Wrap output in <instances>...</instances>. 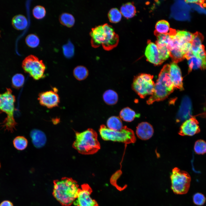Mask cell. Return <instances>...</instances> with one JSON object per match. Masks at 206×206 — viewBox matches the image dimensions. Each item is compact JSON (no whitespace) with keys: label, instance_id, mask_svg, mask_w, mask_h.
I'll return each mask as SVG.
<instances>
[{"label":"cell","instance_id":"6","mask_svg":"<svg viewBox=\"0 0 206 206\" xmlns=\"http://www.w3.org/2000/svg\"><path fill=\"white\" fill-rule=\"evenodd\" d=\"M100 134L103 140L122 142L126 144L133 143L136 139L133 131L126 126H123L120 130H112L104 125L100 126Z\"/></svg>","mask_w":206,"mask_h":206},{"label":"cell","instance_id":"34","mask_svg":"<svg viewBox=\"0 0 206 206\" xmlns=\"http://www.w3.org/2000/svg\"><path fill=\"white\" fill-rule=\"evenodd\" d=\"M39 41L38 36L34 34H29L25 39L27 45L31 48H34L37 46L39 44Z\"/></svg>","mask_w":206,"mask_h":206},{"label":"cell","instance_id":"26","mask_svg":"<svg viewBox=\"0 0 206 206\" xmlns=\"http://www.w3.org/2000/svg\"><path fill=\"white\" fill-rule=\"evenodd\" d=\"M170 56L173 62L177 63L185 59V55L182 52L181 47H174L170 51Z\"/></svg>","mask_w":206,"mask_h":206},{"label":"cell","instance_id":"35","mask_svg":"<svg viewBox=\"0 0 206 206\" xmlns=\"http://www.w3.org/2000/svg\"><path fill=\"white\" fill-rule=\"evenodd\" d=\"M46 11L44 7L40 5H37L34 7L32 13L34 17L38 19H41L45 15Z\"/></svg>","mask_w":206,"mask_h":206},{"label":"cell","instance_id":"30","mask_svg":"<svg viewBox=\"0 0 206 206\" xmlns=\"http://www.w3.org/2000/svg\"><path fill=\"white\" fill-rule=\"evenodd\" d=\"M28 142L27 139L22 136L16 137L13 141V144L15 148L20 150H23L26 148Z\"/></svg>","mask_w":206,"mask_h":206},{"label":"cell","instance_id":"14","mask_svg":"<svg viewBox=\"0 0 206 206\" xmlns=\"http://www.w3.org/2000/svg\"><path fill=\"white\" fill-rule=\"evenodd\" d=\"M169 73L175 88L181 90H183V87L181 71L176 63L173 62L169 65Z\"/></svg>","mask_w":206,"mask_h":206},{"label":"cell","instance_id":"2","mask_svg":"<svg viewBox=\"0 0 206 206\" xmlns=\"http://www.w3.org/2000/svg\"><path fill=\"white\" fill-rule=\"evenodd\" d=\"M90 35L92 46L94 48L102 45L105 50L109 51L116 47L119 42L118 35L107 23L92 28Z\"/></svg>","mask_w":206,"mask_h":206},{"label":"cell","instance_id":"19","mask_svg":"<svg viewBox=\"0 0 206 206\" xmlns=\"http://www.w3.org/2000/svg\"><path fill=\"white\" fill-rule=\"evenodd\" d=\"M191 108V103L190 99L188 97H185L182 100L180 107L179 114L184 117L190 116Z\"/></svg>","mask_w":206,"mask_h":206},{"label":"cell","instance_id":"22","mask_svg":"<svg viewBox=\"0 0 206 206\" xmlns=\"http://www.w3.org/2000/svg\"><path fill=\"white\" fill-rule=\"evenodd\" d=\"M104 102L107 105H113L115 104L118 100V95L114 90L109 89L106 91L103 95Z\"/></svg>","mask_w":206,"mask_h":206},{"label":"cell","instance_id":"17","mask_svg":"<svg viewBox=\"0 0 206 206\" xmlns=\"http://www.w3.org/2000/svg\"><path fill=\"white\" fill-rule=\"evenodd\" d=\"M30 136L32 143L36 148H40L45 144L46 136L42 131L37 129H33L30 132Z\"/></svg>","mask_w":206,"mask_h":206},{"label":"cell","instance_id":"8","mask_svg":"<svg viewBox=\"0 0 206 206\" xmlns=\"http://www.w3.org/2000/svg\"><path fill=\"white\" fill-rule=\"evenodd\" d=\"M22 66L24 72L35 80H38L45 76V66L41 60L35 56L30 55L23 61Z\"/></svg>","mask_w":206,"mask_h":206},{"label":"cell","instance_id":"39","mask_svg":"<svg viewBox=\"0 0 206 206\" xmlns=\"http://www.w3.org/2000/svg\"><path fill=\"white\" fill-rule=\"evenodd\" d=\"M185 1L187 3H195L202 7H206V0H186Z\"/></svg>","mask_w":206,"mask_h":206},{"label":"cell","instance_id":"4","mask_svg":"<svg viewBox=\"0 0 206 206\" xmlns=\"http://www.w3.org/2000/svg\"><path fill=\"white\" fill-rule=\"evenodd\" d=\"M169 70V64H166L161 71L153 92L147 101L148 104L164 100L174 91L175 87L170 78Z\"/></svg>","mask_w":206,"mask_h":206},{"label":"cell","instance_id":"32","mask_svg":"<svg viewBox=\"0 0 206 206\" xmlns=\"http://www.w3.org/2000/svg\"><path fill=\"white\" fill-rule=\"evenodd\" d=\"M25 80V77L22 74H16L13 76L12 79V87L17 89L20 88L23 86Z\"/></svg>","mask_w":206,"mask_h":206},{"label":"cell","instance_id":"41","mask_svg":"<svg viewBox=\"0 0 206 206\" xmlns=\"http://www.w3.org/2000/svg\"><path fill=\"white\" fill-rule=\"evenodd\" d=\"M201 116L203 117V118H206V110L203 113H202L201 114Z\"/></svg>","mask_w":206,"mask_h":206},{"label":"cell","instance_id":"11","mask_svg":"<svg viewBox=\"0 0 206 206\" xmlns=\"http://www.w3.org/2000/svg\"><path fill=\"white\" fill-rule=\"evenodd\" d=\"M57 92L58 90L54 88L53 90L39 93L38 100L40 104L48 108L58 106L60 102V98Z\"/></svg>","mask_w":206,"mask_h":206},{"label":"cell","instance_id":"37","mask_svg":"<svg viewBox=\"0 0 206 206\" xmlns=\"http://www.w3.org/2000/svg\"><path fill=\"white\" fill-rule=\"evenodd\" d=\"M63 49L64 54L66 57L70 58L74 55V47L72 43L68 42L63 46Z\"/></svg>","mask_w":206,"mask_h":206},{"label":"cell","instance_id":"12","mask_svg":"<svg viewBox=\"0 0 206 206\" xmlns=\"http://www.w3.org/2000/svg\"><path fill=\"white\" fill-rule=\"evenodd\" d=\"M200 131L199 122L195 117H191L181 125L179 134L182 136H193Z\"/></svg>","mask_w":206,"mask_h":206},{"label":"cell","instance_id":"3","mask_svg":"<svg viewBox=\"0 0 206 206\" xmlns=\"http://www.w3.org/2000/svg\"><path fill=\"white\" fill-rule=\"evenodd\" d=\"M75 140L73 148L82 154L90 155L96 153L100 148L96 132L92 128L75 132Z\"/></svg>","mask_w":206,"mask_h":206},{"label":"cell","instance_id":"40","mask_svg":"<svg viewBox=\"0 0 206 206\" xmlns=\"http://www.w3.org/2000/svg\"><path fill=\"white\" fill-rule=\"evenodd\" d=\"M0 206H13V203L8 200H5L0 204Z\"/></svg>","mask_w":206,"mask_h":206},{"label":"cell","instance_id":"7","mask_svg":"<svg viewBox=\"0 0 206 206\" xmlns=\"http://www.w3.org/2000/svg\"><path fill=\"white\" fill-rule=\"evenodd\" d=\"M170 177L171 188L175 194L183 195L188 192L191 178L187 172L175 167L172 170Z\"/></svg>","mask_w":206,"mask_h":206},{"label":"cell","instance_id":"13","mask_svg":"<svg viewBox=\"0 0 206 206\" xmlns=\"http://www.w3.org/2000/svg\"><path fill=\"white\" fill-rule=\"evenodd\" d=\"M145 54L147 60L155 65H161L163 62L160 58L158 49L156 44L149 40L147 42Z\"/></svg>","mask_w":206,"mask_h":206},{"label":"cell","instance_id":"1","mask_svg":"<svg viewBox=\"0 0 206 206\" xmlns=\"http://www.w3.org/2000/svg\"><path fill=\"white\" fill-rule=\"evenodd\" d=\"M53 182V195L57 200L63 206H69L73 203L80 189L76 181L65 177Z\"/></svg>","mask_w":206,"mask_h":206},{"label":"cell","instance_id":"23","mask_svg":"<svg viewBox=\"0 0 206 206\" xmlns=\"http://www.w3.org/2000/svg\"><path fill=\"white\" fill-rule=\"evenodd\" d=\"M120 12L124 17L130 18L135 16L136 11L133 3L128 2L123 5L121 7Z\"/></svg>","mask_w":206,"mask_h":206},{"label":"cell","instance_id":"25","mask_svg":"<svg viewBox=\"0 0 206 206\" xmlns=\"http://www.w3.org/2000/svg\"><path fill=\"white\" fill-rule=\"evenodd\" d=\"M106 123L108 128L114 130H120L123 127L120 118L117 116H113L109 117Z\"/></svg>","mask_w":206,"mask_h":206},{"label":"cell","instance_id":"15","mask_svg":"<svg viewBox=\"0 0 206 206\" xmlns=\"http://www.w3.org/2000/svg\"><path fill=\"white\" fill-rule=\"evenodd\" d=\"M136 133L140 139L146 140L152 137L154 133V129L149 123L142 122L139 124L137 126Z\"/></svg>","mask_w":206,"mask_h":206},{"label":"cell","instance_id":"20","mask_svg":"<svg viewBox=\"0 0 206 206\" xmlns=\"http://www.w3.org/2000/svg\"><path fill=\"white\" fill-rule=\"evenodd\" d=\"M13 27L18 30H22L25 29L28 24L27 18L24 15L19 14L14 16L12 20Z\"/></svg>","mask_w":206,"mask_h":206},{"label":"cell","instance_id":"10","mask_svg":"<svg viewBox=\"0 0 206 206\" xmlns=\"http://www.w3.org/2000/svg\"><path fill=\"white\" fill-rule=\"evenodd\" d=\"M92 190L87 184L81 185L78 196L73 203L76 206H99L97 201L92 199L90 195Z\"/></svg>","mask_w":206,"mask_h":206},{"label":"cell","instance_id":"9","mask_svg":"<svg viewBox=\"0 0 206 206\" xmlns=\"http://www.w3.org/2000/svg\"><path fill=\"white\" fill-rule=\"evenodd\" d=\"M153 78V76L149 74H142L138 75L133 80L132 89L141 98L151 95L155 85Z\"/></svg>","mask_w":206,"mask_h":206},{"label":"cell","instance_id":"38","mask_svg":"<svg viewBox=\"0 0 206 206\" xmlns=\"http://www.w3.org/2000/svg\"><path fill=\"white\" fill-rule=\"evenodd\" d=\"M160 58L164 62L170 56V50L167 46L158 48Z\"/></svg>","mask_w":206,"mask_h":206},{"label":"cell","instance_id":"18","mask_svg":"<svg viewBox=\"0 0 206 206\" xmlns=\"http://www.w3.org/2000/svg\"><path fill=\"white\" fill-rule=\"evenodd\" d=\"M188 73L193 70H206V58L193 57L188 60Z\"/></svg>","mask_w":206,"mask_h":206},{"label":"cell","instance_id":"28","mask_svg":"<svg viewBox=\"0 0 206 206\" xmlns=\"http://www.w3.org/2000/svg\"><path fill=\"white\" fill-rule=\"evenodd\" d=\"M59 20L62 25L68 27H71L73 26L75 19L74 16L68 13H63L59 16Z\"/></svg>","mask_w":206,"mask_h":206},{"label":"cell","instance_id":"31","mask_svg":"<svg viewBox=\"0 0 206 206\" xmlns=\"http://www.w3.org/2000/svg\"><path fill=\"white\" fill-rule=\"evenodd\" d=\"M108 17L110 21L112 23H117L120 21L122 18V14L116 8L111 9L109 11Z\"/></svg>","mask_w":206,"mask_h":206},{"label":"cell","instance_id":"42","mask_svg":"<svg viewBox=\"0 0 206 206\" xmlns=\"http://www.w3.org/2000/svg\"><path fill=\"white\" fill-rule=\"evenodd\" d=\"M0 167H1V164H0Z\"/></svg>","mask_w":206,"mask_h":206},{"label":"cell","instance_id":"27","mask_svg":"<svg viewBox=\"0 0 206 206\" xmlns=\"http://www.w3.org/2000/svg\"><path fill=\"white\" fill-rule=\"evenodd\" d=\"M73 74L74 76L77 80L82 81L88 77L89 72L85 67L78 66L74 68Z\"/></svg>","mask_w":206,"mask_h":206},{"label":"cell","instance_id":"36","mask_svg":"<svg viewBox=\"0 0 206 206\" xmlns=\"http://www.w3.org/2000/svg\"><path fill=\"white\" fill-rule=\"evenodd\" d=\"M193 199L194 203L198 206L203 205L206 200L205 196L200 193H197L194 194L193 196Z\"/></svg>","mask_w":206,"mask_h":206},{"label":"cell","instance_id":"29","mask_svg":"<svg viewBox=\"0 0 206 206\" xmlns=\"http://www.w3.org/2000/svg\"><path fill=\"white\" fill-rule=\"evenodd\" d=\"M155 28L154 33L166 34L170 30L169 24L165 20H161L157 23Z\"/></svg>","mask_w":206,"mask_h":206},{"label":"cell","instance_id":"21","mask_svg":"<svg viewBox=\"0 0 206 206\" xmlns=\"http://www.w3.org/2000/svg\"><path fill=\"white\" fill-rule=\"evenodd\" d=\"M120 118L123 121L127 122H131L136 117L140 116L139 114H137L133 110L128 107L122 109L119 113Z\"/></svg>","mask_w":206,"mask_h":206},{"label":"cell","instance_id":"5","mask_svg":"<svg viewBox=\"0 0 206 206\" xmlns=\"http://www.w3.org/2000/svg\"><path fill=\"white\" fill-rule=\"evenodd\" d=\"M15 101V97L10 88H7L5 92L0 93V114L4 112L7 115L1 126L5 130L11 132L16 129L17 124L14 117Z\"/></svg>","mask_w":206,"mask_h":206},{"label":"cell","instance_id":"16","mask_svg":"<svg viewBox=\"0 0 206 206\" xmlns=\"http://www.w3.org/2000/svg\"><path fill=\"white\" fill-rule=\"evenodd\" d=\"M192 34L185 31L177 30L176 35L173 38V44L172 47L175 46L181 47L187 43L191 42Z\"/></svg>","mask_w":206,"mask_h":206},{"label":"cell","instance_id":"24","mask_svg":"<svg viewBox=\"0 0 206 206\" xmlns=\"http://www.w3.org/2000/svg\"><path fill=\"white\" fill-rule=\"evenodd\" d=\"M204 39L203 35L197 31L192 34L191 51L193 53L196 52L201 47Z\"/></svg>","mask_w":206,"mask_h":206},{"label":"cell","instance_id":"33","mask_svg":"<svg viewBox=\"0 0 206 206\" xmlns=\"http://www.w3.org/2000/svg\"><path fill=\"white\" fill-rule=\"evenodd\" d=\"M194 149L195 153L198 154L206 153V142L202 139L197 140L195 143Z\"/></svg>","mask_w":206,"mask_h":206}]
</instances>
